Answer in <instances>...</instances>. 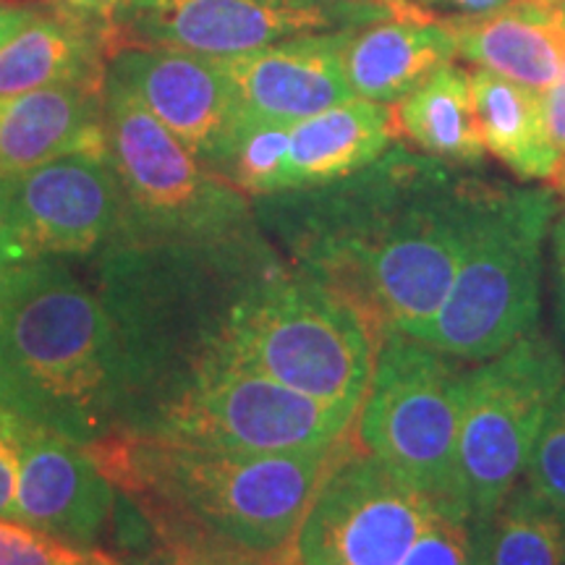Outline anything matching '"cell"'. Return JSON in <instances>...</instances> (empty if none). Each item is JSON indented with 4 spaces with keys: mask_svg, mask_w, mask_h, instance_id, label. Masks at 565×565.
<instances>
[{
    "mask_svg": "<svg viewBox=\"0 0 565 565\" xmlns=\"http://www.w3.org/2000/svg\"><path fill=\"white\" fill-rule=\"evenodd\" d=\"M270 267L249 236L221 244L113 242L95 254L89 282L116 330L129 433H147L215 359L233 307Z\"/></svg>",
    "mask_w": 565,
    "mask_h": 565,
    "instance_id": "6da1fadb",
    "label": "cell"
},
{
    "mask_svg": "<svg viewBox=\"0 0 565 565\" xmlns=\"http://www.w3.org/2000/svg\"><path fill=\"white\" fill-rule=\"evenodd\" d=\"M0 406L84 448L131 429L116 330L61 259L0 265Z\"/></svg>",
    "mask_w": 565,
    "mask_h": 565,
    "instance_id": "7a4b0ae2",
    "label": "cell"
},
{
    "mask_svg": "<svg viewBox=\"0 0 565 565\" xmlns=\"http://www.w3.org/2000/svg\"><path fill=\"white\" fill-rule=\"evenodd\" d=\"M338 440L288 454H242L118 433L87 445V454L150 521H179L233 545L278 553L296 545Z\"/></svg>",
    "mask_w": 565,
    "mask_h": 565,
    "instance_id": "3957f363",
    "label": "cell"
},
{
    "mask_svg": "<svg viewBox=\"0 0 565 565\" xmlns=\"http://www.w3.org/2000/svg\"><path fill=\"white\" fill-rule=\"evenodd\" d=\"M374 338L377 330L351 299L312 275L275 265L233 307L212 362L359 412L377 356Z\"/></svg>",
    "mask_w": 565,
    "mask_h": 565,
    "instance_id": "277c9868",
    "label": "cell"
},
{
    "mask_svg": "<svg viewBox=\"0 0 565 565\" xmlns=\"http://www.w3.org/2000/svg\"><path fill=\"white\" fill-rule=\"evenodd\" d=\"M553 215L555 196L540 189L475 194L461 267L422 343L484 362L532 333Z\"/></svg>",
    "mask_w": 565,
    "mask_h": 565,
    "instance_id": "5b68a950",
    "label": "cell"
},
{
    "mask_svg": "<svg viewBox=\"0 0 565 565\" xmlns=\"http://www.w3.org/2000/svg\"><path fill=\"white\" fill-rule=\"evenodd\" d=\"M105 139L124 200L116 242L221 244L249 236L244 192L204 168L113 76H105Z\"/></svg>",
    "mask_w": 565,
    "mask_h": 565,
    "instance_id": "8992f818",
    "label": "cell"
},
{
    "mask_svg": "<svg viewBox=\"0 0 565 565\" xmlns=\"http://www.w3.org/2000/svg\"><path fill=\"white\" fill-rule=\"evenodd\" d=\"M463 385L466 374L445 353L387 328L356 412L359 443L456 515Z\"/></svg>",
    "mask_w": 565,
    "mask_h": 565,
    "instance_id": "52a82bcc",
    "label": "cell"
},
{
    "mask_svg": "<svg viewBox=\"0 0 565 565\" xmlns=\"http://www.w3.org/2000/svg\"><path fill=\"white\" fill-rule=\"evenodd\" d=\"M563 383V353L536 330L466 372L458 511L477 526H484L519 484Z\"/></svg>",
    "mask_w": 565,
    "mask_h": 565,
    "instance_id": "ba28073f",
    "label": "cell"
},
{
    "mask_svg": "<svg viewBox=\"0 0 565 565\" xmlns=\"http://www.w3.org/2000/svg\"><path fill=\"white\" fill-rule=\"evenodd\" d=\"M437 505L359 443L353 424L296 534L301 565H398Z\"/></svg>",
    "mask_w": 565,
    "mask_h": 565,
    "instance_id": "9c48e42d",
    "label": "cell"
},
{
    "mask_svg": "<svg viewBox=\"0 0 565 565\" xmlns=\"http://www.w3.org/2000/svg\"><path fill=\"white\" fill-rule=\"evenodd\" d=\"M353 419V408L322 404L265 374L212 362L141 435L242 454H288L335 443Z\"/></svg>",
    "mask_w": 565,
    "mask_h": 565,
    "instance_id": "30bf717a",
    "label": "cell"
},
{
    "mask_svg": "<svg viewBox=\"0 0 565 565\" xmlns=\"http://www.w3.org/2000/svg\"><path fill=\"white\" fill-rule=\"evenodd\" d=\"M0 181V265L95 257L121 233V186L108 154L71 152Z\"/></svg>",
    "mask_w": 565,
    "mask_h": 565,
    "instance_id": "8fae6325",
    "label": "cell"
},
{
    "mask_svg": "<svg viewBox=\"0 0 565 565\" xmlns=\"http://www.w3.org/2000/svg\"><path fill=\"white\" fill-rule=\"evenodd\" d=\"M108 24L116 51L152 45L215 61L263 51L296 34L349 30L343 17L299 0H129Z\"/></svg>",
    "mask_w": 565,
    "mask_h": 565,
    "instance_id": "7c38bea8",
    "label": "cell"
},
{
    "mask_svg": "<svg viewBox=\"0 0 565 565\" xmlns=\"http://www.w3.org/2000/svg\"><path fill=\"white\" fill-rule=\"evenodd\" d=\"M118 79L210 171H221L244 126V110L221 61L152 45L110 55Z\"/></svg>",
    "mask_w": 565,
    "mask_h": 565,
    "instance_id": "4fadbf2b",
    "label": "cell"
},
{
    "mask_svg": "<svg viewBox=\"0 0 565 565\" xmlns=\"http://www.w3.org/2000/svg\"><path fill=\"white\" fill-rule=\"evenodd\" d=\"M116 494L84 445L24 422L13 521L74 550H95L110 532Z\"/></svg>",
    "mask_w": 565,
    "mask_h": 565,
    "instance_id": "5bb4252c",
    "label": "cell"
},
{
    "mask_svg": "<svg viewBox=\"0 0 565 565\" xmlns=\"http://www.w3.org/2000/svg\"><path fill=\"white\" fill-rule=\"evenodd\" d=\"M349 30L296 34L263 51L221 61L244 118L294 126L356 97L343 71Z\"/></svg>",
    "mask_w": 565,
    "mask_h": 565,
    "instance_id": "9a60e30c",
    "label": "cell"
},
{
    "mask_svg": "<svg viewBox=\"0 0 565 565\" xmlns=\"http://www.w3.org/2000/svg\"><path fill=\"white\" fill-rule=\"evenodd\" d=\"M445 24L461 58L542 95L565 66V11L555 0H508L484 13H445Z\"/></svg>",
    "mask_w": 565,
    "mask_h": 565,
    "instance_id": "2e32d148",
    "label": "cell"
},
{
    "mask_svg": "<svg viewBox=\"0 0 565 565\" xmlns=\"http://www.w3.org/2000/svg\"><path fill=\"white\" fill-rule=\"evenodd\" d=\"M71 152L108 154L105 84H55L0 97V179Z\"/></svg>",
    "mask_w": 565,
    "mask_h": 565,
    "instance_id": "e0dca14e",
    "label": "cell"
},
{
    "mask_svg": "<svg viewBox=\"0 0 565 565\" xmlns=\"http://www.w3.org/2000/svg\"><path fill=\"white\" fill-rule=\"evenodd\" d=\"M458 55L445 13L424 19H380L351 26L343 42L345 82L356 97L398 103Z\"/></svg>",
    "mask_w": 565,
    "mask_h": 565,
    "instance_id": "ac0fdd59",
    "label": "cell"
},
{
    "mask_svg": "<svg viewBox=\"0 0 565 565\" xmlns=\"http://www.w3.org/2000/svg\"><path fill=\"white\" fill-rule=\"evenodd\" d=\"M113 51L108 21L42 11L0 45V97L55 84H105Z\"/></svg>",
    "mask_w": 565,
    "mask_h": 565,
    "instance_id": "d6986e66",
    "label": "cell"
},
{
    "mask_svg": "<svg viewBox=\"0 0 565 565\" xmlns=\"http://www.w3.org/2000/svg\"><path fill=\"white\" fill-rule=\"evenodd\" d=\"M395 137L393 108L351 97L291 126L282 192L322 186L362 171Z\"/></svg>",
    "mask_w": 565,
    "mask_h": 565,
    "instance_id": "ffe728a7",
    "label": "cell"
},
{
    "mask_svg": "<svg viewBox=\"0 0 565 565\" xmlns=\"http://www.w3.org/2000/svg\"><path fill=\"white\" fill-rule=\"evenodd\" d=\"M469 82L484 150L521 179H553L555 150L550 145L542 92L487 68L471 71Z\"/></svg>",
    "mask_w": 565,
    "mask_h": 565,
    "instance_id": "44dd1931",
    "label": "cell"
},
{
    "mask_svg": "<svg viewBox=\"0 0 565 565\" xmlns=\"http://www.w3.org/2000/svg\"><path fill=\"white\" fill-rule=\"evenodd\" d=\"M395 131L443 160L477 162L484 154L469 74L443 63L393 108Z\"/></svg>",
    "mask_w": 565,
    "mask_h": 565,
    "instance_id": "7402d4cb",
    "label": "cell"
},
{
    "mask_svg": "<svg viewBox=\"0 0 565 565\" xmlns=\"http://www.w3.org/2000/svg\"><path fill=\"white\" fill-rule=\"evenodd\" d=\"M482 565H565V513L515 484L482 526Z\"/></svg>",
    "mask_w": 565,
    "mask_h": 565,
    "instance_id": "603a6c76",
    "label": "cell"
},
{
    "mask_svg": "<svg viewBox=\"0 0 565 565\" xmlns=\"http://www.w3.org/2000/svg\"><path fill=\"white\" fill-rule=\"evenodd\" d=\"M288 145H291V126L288 124L246 118L217 173L244 194H278L282 192Z\"/></svg>",
    "mask_w": 565,
    "mask_h": 565,
    "instance_id": "cb8c5ba5",
    "label": "cell"
},
{
    "mask_svg": "<svg viewBox=\"0 0 565 565\" xmlns=\"http://www.w3.org/2000/svg\"><path fill=\"white\" fill-rule=\"evenodd\" d=\"M398 565H482V526L437 508Z\"/></svg>",
    "mask_w": 565,
    "mask_h": 565,
    "instance_id": "d4e9b609",
    "label": "cell"
},
{
    "mask_svg": "<svg viewBox=\"0 0 565 565\" xmlns=\"http://www.w3.org/2000/svg\"><path fill=\"white\" fill-rule=\"evenodd\" d=\"M526 475V482L565 513V383L547 408Z\"/></svg>",
    "mask_w": 565,
    "mask_h": 565,
    "instance_id": "484cf974",
    "label": "cell"
},
{
    "mask_svg": "<svg viewBox=\"0 0 565 565\" xmlns=\"http://www.w3.org/2000/svg\"><path fill=\"white\" fill-rule=\"evenodd\" d=\"M82 553L21 521L0 519V565H76Z\"/></svg>",
    "mask_w": 565,
    "mask_h": 565,
    "instance_id": "4316f807",
    "label": "cell"
},
{
    "mask_svg": "<svg viewBox=\"0 0 565 565\" xmlns=\"http://www.w3.org/2000/svg\"><path fill=\"white\" fill-rule=\"evenodd\" d=\"M299 3L320 6V9L333 11L338 17H343L349 26H364L372 24V21L398 17L424 19L435 13L429 9H422L414 0H299Z\"/></svg>",
    "mask_w": 565,
    "mask_h": 565,
    "instance_id": "83f0119b",
    "label": "cell"
},
{
    "mask_svg": "<svg viewBox=\"0 0 565 565\" xmlns=\"http://www.w3.org/2000/svg\"><path fill=\"white\" fill-rule=\"evenodd\" d=\"M21 429L24 419L0 406V519L13 521V498L19 484Z\"/></svg>",
    "mask_w": 565,
    "mask_h": 565,
    "instance_id": "f1b7e54d",
    "label": "cell"
},
{
    "mask_svg": "<svg viewBox=\"0 0 565 565\" xmlns=\"http://www.w3.org/2000/svg\"><path fill=\"white\" fill-rule=\"evenodd\" d=\"M545 124L550 134V145L555 150V173L550 179V186L565 200V66L557 76V82L545 95Z\"/></svg>",
    "mask_w": 565,
    "mask_h": 565,
    "instance_id": "f546056e",
    "label": "cell"
},
{
    "mask_svg": "<svg viewBox=\"0 0 565 565\" xmlns=\"http://www.w3.org/2000/svg\"><path fill=\"white\" fill-rule=\"evenodd\" d=\"M126 565H196L189 557H183L181 553H175L173 547H168L166 542L160 540L158 532H154V540L147 547L137 550V553L121 557Z\"/></svg>",
    "mask_w": 565,
    "mask_h": 565,
    "instance_id": "4dcf8cb0",
    "label": "cell"
},
{
    "mask_svg": "<svg viewBox=\"0 0 565 565\" xmlns=\"http://www.w3.org/2000/svg\"><path fill=\"white\" fill-rule=\"evenodd\" d=\"M555 309L557 328L565 338V215L555 225Z\"/></svg>",
    "mask_w": 565,
    "mask_h": 565,
    "instance_id": "1f68e13d",
    "label": "cell"
},
{
    "mask_svg": "<svg viewBox=\"0 0 565 565\" xmlns=\"http://www.w3.org/2000/svg\"><path fill=\"white\" fill-rule=\"evenodd\" d=\"M40 13L42 11L34 9V6H19L0 0V45L9 38H13L19 30H24V26L38 19Z\"/></svg>",
    "mask_w": 565,
    "mask_h": 565,
    "instance_id": "d6a6232c",
    "label": "cell"
},
{
    "mask_svg": "<svg viewBox=\"0 0 565 565\" xmlns=\"http://www.w3.org/2000/svg\"><path fill=\"white\" fill-rule=\"evenodd\" d=\"M61 9L71 13H79V17L95 19V21H110L113 13L121 9L129 0H58Z\"/></svg>",
    "mask_w": 565,
    "mask_h": 565,
    "instance_id": "836d02e7",
    "label": "cell"
},
{
    "mask_svg": "<svg viewBox=\"0 0 565 565\" xmlns=\"http://www.w3.org/2000/svg\"><path fill=\"white\" fill-rule=\"evenodd\" d=\"M76 565H126L121 557H116L113 553H105V550L95 547V550H84L79 563Z\"/></svg>",
    "mask_w": 565,
    "mask_h": 565,
    "instance_id": "e575fe53",
    "label": "cell"
},
{
    "mask_svg": "<svg viewBox=\"0 0 565 565\" xmlns=\"http://www.w3.org/2000/svg\"><path fill=\"white\" fill-rule=\"evenodd\" d=\"M0 217H3V181H0Z\"/></svg>",
    "mask_w": 565,
    "mask_h": 565,
    "instance_id": "d590c367",
    "label": "cell"
},
{
    "mask_svg": "<svg viewBox=\"0 0 565 565\" xmlns=\"http://www.w3.org/2000/svg\"><path fill=\"white\" fill-rule=\"evenodd\" d=\"M555 3H557V6H561V9L565 11V0H555Z\"/></svg>",
    "mask_w": 565,
    "mask_h": 565,
    "instance_id": "8d00e7d4",
    "label": "cell"
}]
</instances>
